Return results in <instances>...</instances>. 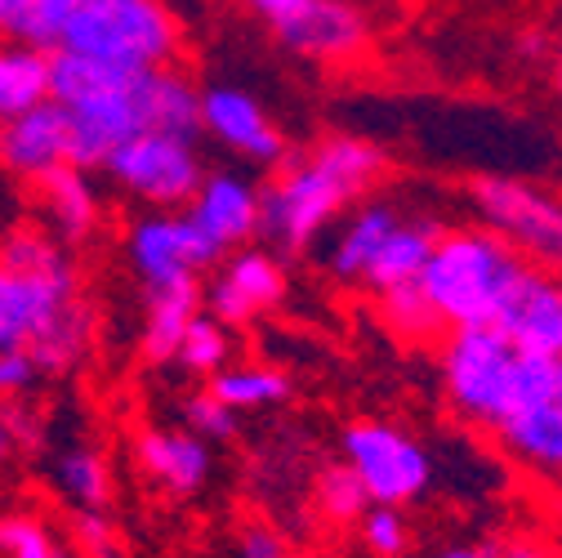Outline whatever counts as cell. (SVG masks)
I'll use <instances>...</instances> for the list:
<instances>
[{
	"instance_id": "5b68a950",
	"label": "cell",
	"mask_w": 562,
	"mask_h": 558,
	"mask_svg": "<svg viewBox=\"0 0 562 558\" xmlns=\"http://www.w3.org/2000/svg\"><path fill=\"white\" fill-rule=\"evenodd\" d=\"M54 49H72L121 72L170 67L179 54V19L166 0H86Z\"/></svg>"
},
{
	"instance_id": "e0dca14e",
	"label": "cell",
	"mask_w": 562,
	"mask_h": 558,
	"mask_svg": "<svg viewBox=\"0 0 562 558\" xmlns=\"http://www.w3.org/2000/svg\"><path fill=\"white\" fill-rule=\"evenodd\" d=\"M134 456H138V469H144L170 496H196L210 482V473H215L210 443H201L188 429L153 425V429H144L134 438Z\"/></svg>"
},
{
	"instance_id": "277c9868",
	"label": "cell",
	"mask_w": 562,
	"mask_h": 558,
	"mask_svg": "<svg viewBox=\"0 0 562 558\" xmlns=\"http://www.w3.org/2000/svg\"><path fill=\"white\" fill-rule=\"evenodd\" d=\"M527 268L531 264L491 228H451L438 233L419 272V291L434 304L442 331L496 326Z\"/></svg>"
},
{
	"instance_id": "ac0fdd59",
	"label": "cell",
	"mask_w": 562,
	"mask_h": 558,
	"mask_svg": "<svg viewBox=\"0 0 562 558\" xmlns=\"http://www.w3.org/2000/svg\"><path fill=\"white\" fill-rule=\"evenodd\" d=\"M36 197H41V211L45 220L54 224V237L58 242H86L99 220H103V205H99V192L90 183V170L81 166H54L45 175L32 179Z\"/></svg>"
},
{
	"instance_id": "9a60e30c",
	"label": "cell",
	"mask_w": 562,
	"mask_h": 558,
	"mask_svg": "<svg viewBox=\"0 0 562 558\" xmlns=\"http://www.w3.org/2000/svg\"><path fill=\"white\" fill-rule=\"evenodd\" d=\"M63 161L72 166V125H67V112L54 99L36 103L14 121H0V166L14 179L32 183L36 175Z\"/></svg>"
},
{
	"instance_id": "cb8c5ba5",
	"label": "cell",
	"mask_w": 562,
	"mask_h": 558,
	"mask_svg": "<svg viewBox=\"0 0 562 558\" xmlns=\"http://www.w3.org/2000/svg\"><path fill=\"white\" fill-rule=\"evenodd\" d=\"M205 389L241 415V411H268L277 402H286L295 384L286 371L263 367V362H228L205 380Z\"/></svg>"
},
{
	"instance_id": "5bb4252c",
	"label": "cell",
	"mask_w": 562,
	"mask_h": 558,
	"mask_svg": "<svg viewBox=\"0 0 562 558\" xmlns=\"http://www.w3.org/2000/svg\"><path fill=\"white\" fill-rule=\"evenodd\" d=\"M183 211L220 250L250 246L259 237V183L237 170H205Z\"/></svg>"
},
{
	"instance_id": "2e32d148",
	"label": "cell",
	"mask_w": 562,
	"mask_h": 558,
	"mask_svg": "<svg viewBox=\"0 0 562 558\" xmlns=\"http://www.w3.org/2000/svg\"><path fill=\"white\" fill-rule=\"evenodd\" d=\"M496 331H505L514 339V348H522V354L562 358V291H558L553 268L531 264L522 272V282L514 287Z\"/></svg>"
},
{
	"instance_id": "484cf974",
	"label": "cell",
	"mask_w": 562,
	"mask_h": 558,
	"mask_svg": "<svg viewBox=\"0 0 562 558\" xmlns=\"http://www.w3.org/2000/svg\"><path fill=\"white\" fill-rule=\"evenodd\" d=\"M86 0H0V41L54 49Z\"/></svg>"
},
{
	"instance_id": "7c38bea8",
	"label": "cell",
	"mask_w": 562,
	"mask_h": 558,
	"mask_svg": "<svg viewBox=\"0 0 562 558\" xmlns=\"http://www.w3.org/2000/svg\"><path fill=\"white\" fill-rule=\"evenodd\" d=\"M281 300H286V268L277 264L272 250H259V246L228 250L220 259V277L210 282V291H201V304L210 309V317H220L228 331L250 326Z\"/></svg>"
},
{
	"instance_id": "ba28073f",
	"label": "cell",
	"mask_w": 562,
	"mask_h": 558,
	"mask_svg": "<svg viewBox=\"0 0 562 558\" xmlns=\"http://www.w3.org/2000/svg\"><path fill=\"white\" fill-rule=\"evenodd\" d=\"M99 170L130 197L153 205V211H183L205 175V161H201L196 138L148 130V134L125 138L121 148H112Z\"/></svg>"
},
{
	"instance_id": "f35d334b",
	"label": "cell",
	"mask_w": 562,
	"mask_h": 558,
	"mask_svg": "<svg viewBox=\"0 0 562 558\" xmlns=\"http://www.w3.org/2000/svg\"><path fill=\"white\" fill-rule=\"evenodd\" d=\"M54 558H72V554H67V549H58V554H54Z\"/></svg>"
},
{
	"instance_id": "52a82bcc",
	"label": "cell",
	"mask_w": 562,
	"mask_h": 558,
	"mask_svg": "<svg viewBox=\"0 0 562 558\" xmlns=\"http://www.w3.org/2000/svg\"><path fill=\"white\" fill-rule=\"evenodd\" d=\"M344 465L353 469L371 505H411L434 487V456L415 434L389 421H358L344 429Z\"/></svg>"
},
{
	"instance_id": "74e56055",
	"label": "cell",
	"mask_w": 562,
	"mask_h": 558,
	"mask_svg": "<svg viewBox=\"0 0 562 558\" xmlns=\"http://www.w3.org/2000/svg\"><path fill=\"white\" fill-rule=\"evenodd\" d=\"M19 451V443H14V429H10V415H5V402H0V465H5L10 456Z\"/></svg>"
},
{
	"instance_id": "6da1fadb",
	"label": "cell",
	"mask_w": 562,
	"mask_h": 558,
	"mask_svg": "<svg viewBox=\"0 0 562 558\" xmlns=\"http://www.w3.org/2000/svg\"><path fill=\"white\" fill-rule=\"evenodd\" d=\"M49 99L72 125V166L99 170L134 134L201 138V90L175 67L121 72L72 49H49Z\"/></svg>"
},
{
	"instance_id": "1f68e13d",
	"label": "cell",
	"mask_w": 562,
	"mask_h": 558,
	"mask_svg": "<svg viewBox=\"0 0 562 558\" xmlns=\"http://www.w3.org/2000/svg\"><path fill=\"white\" fill-rule=\"evenodd\" d=\"M0 554L5 558H54L58 540L49 536V527L32 514H5L0 518Z\"/></svg>"
},
{
	"instance_id": "8d00e7d4",
	"label": "cell",
	"mask_w": 562,
	"mask_h": 558,
	"mask_svg": "<svg viewBox=\"0 0 562 558\" xmlns=\"http://www.w3.org/2000/svg\"><path fill=\"white\" fill-rule=\"evenodd\" d=\"M429 558H496V545H447Z\"/></svg>"
},
{
	"instance_id": "9c48e42d",
	"label": "cell",
	"mask_w": 562,
	"mask_h": 558,
	"mask_svg": "<svg viewBox=\"0 0 562 558\" xmlns=\"http://www.w3.org/2000/svg\"><path fill=\"white\" fill-rule=\"evenodd\" d=\"M469 197L482 228L509 242L527 264L553 268L562 259V205L553 192L509 175H482Z\"/></svg>"
},
{
	"instance_id": "44dd1931",
	"label": "cell",
	"mask_w": 562,
	"mask_h": 558,
	"mask_svg": "<svg viewBox=\"0 0 562 558\" xmlns=\"http://www.w3.org/2000/svg\"><path fill=\"white\" fill-rule=\"evenodd\" d=\"M438 233H442L438 220H397V228L384 237V246L367 264L362 287L380 295V291L419 282V272H425V264H429V250H434Z\"/></svg>"
},
{
	"instance_id": "e575fe53",
	"label": "cell",
	"mask_w": 562,
	"mask_h": 558,
	"mask_svg": "<svg viewBox=\"0 0 562 558\" xmlns=\"http://www.w3.org/2000/svg\"><path fill=\"white\" fill-rule=\"evenodd\" d=\"M237 558H291V545L277 527L268 523H250L241 536H237Z\"/></svg>"
},
{
	"instance_id": "f1b7e54d",
	"label": "cell",
	"mask_w": 562,
	"mask_h": 558,
	"mask_svg": "<svg viewBox=\"0 0 562 558\" xmlns=\"http://www.w3.org/2000/svg\"><path fill=\"white\" fill-rule=\"evenodd\" d=\"M317 505H322V514H326L330 523L348 527V523H358V518L367 514L371 501H367V492H362V482L353 478V469L339 460V465L322 469V478H317Z\"/></svg>"
},
{
	"instance_id": "4316f807",
	"label": "cell",
	"mask_w": 562,
	"mask_h": 558,
	"mask_svg": "<svg viewBox=\"0 0 562 558\" xmlns=\"http://www.w3.org/2000/svg\"><path fill=\"white\" fill-rule=\"evenodd\" d=\"M228 358H233V335H228V326L201 309V313L188 322V331H183V339H179V348H175V362H179L188 376L210 380L220 367H228Z\"/></svg>"
},
{
	"instance_id": "d590c367",
	"label": "cell",
	"mask_w": 562,
	"mask_h": 558,
	"mask_svg": "<svg viewBox=\"0 0 562 558\" xmlns=\"http://www.w3.org/2000/svg\"><path fill=\"white\" fill-rule=\"evenodd\" d=\"M496 558H549V549L540 540H505L496 545Z\"/></svg>"
},
{
	"instance_id": "7a4b0ae2",
	"label": "cell",
	"mask_w": 562,
	"mask_h": 558,
	"mask_svg": "<svg viewBox=\"0 0 562 558\" xmlns=\"http://www.w3.org/2000/svg\"><path fill=\"white\" fill-rule=\"evenodd\" d=\"M90 344L94 309L67 242L27 224L10 228L0 237V348H23L41 376H67Z\"/></svg>"
},
{
	"instance_id": "7402d4cb",
	"label": "cell",
	"mask_w": 562,
	"mask_h": 558,
	"mask_svg": "<svg viewBox=\"0 0 562 558\" xmlns=\"http://www.w3.org/2000/svg\"><path fill=\"white\" fill-rule=\"evenodd\" d=\"M196 313H201V282H196V277L148 291L144 335H138V348H144V358L153 367L175 362V348H179V339H183V331H188V322Z\"/></svg>"
},
{
	"instance_id": "4fadbf2b",
	"label": "cell",
	"mask_w": 562,
	"mask_h": 558,
	"mask_svg": "<svg viewBox=\"0 0 562 558\" xmlns=\"http://www.w3.org/2000/svg\"><path fill=\"white\" fill-rule=\"evenodd\" d=\"M201 134H210L228 153L246 157L250 166H281L286 161V134L263 112V103L241 86H205L201 90Z\"/></svg>"
},
{
	"instance_id": "836d02e7",
	"label": "cell",
	"mask_w": 562,
	"mask_h": 558,
	"mask_svg": "<svg viewBox=\"0 0 562 558\" xmlns=\"http://www.w3.org/2000/svg\"><path fill=\"white\" fill-rule=\"evenodd\" d=\"M36 380H41V371L23 348H0V402L27 398L36 389Z\"/></svg>"
},
{
	"instance_id": "f546056e",
	"label": "cell",
	"mask_w": 562,
	"mask_h": 558,
	"mask_svg": "<svg viewBox=\"0 0 562 558\" xmlns=\"http://www.w3.org/2000/svg\"><path fill=\"white\" fill-rule=\"evenodd\" d=\"M358 532L375 558H402L411 549V527L397 505H367V514L358 518Z\"/></svg>"
},
{
	"instance_id": "3957f363",
	"label": "cell",
	"mask_w": 562,
	"mask_h": 558,
	"mask_svg": "<svg viewBox=\"0 0 562 558\" xmlns=\"http://www.w3.org/2000/svg\"><path fill=\"white\" fill-rule=\"evenodd\" d=\"M384 175V153L358 134H335L259 188V237L277 250L300 255Z\"/></svg>"
},
{
	"instance_id": "8992f818",
	"label": "cell",
	"mask_w": 562,
	"mask_h": 558,
	"mask_svg": "<svg viewBox=\"0 0 562 558\" xmlns=\"http://www.w3.org/2000/svg\"><path fill=\"white\" fill-rule=\"evenodd\" d=\"M522 348L496 326H456L442 344V384L456 415L496 429L518 398Z\"/></svg>"
},
{
	"instance_id": "d6a6232c",
	"label": "cell",
	"mask_w": 562,
	"mask_h": 558,
	"mask_svg": "<svg viewBox=\"0 0 562 558\" xmlns=\"http://www.w3.org/2000/svg\"><path fill=\"white\" fill-rule=\"evenodd\" d=\"M77 549H81V558H121V536L103 510L77 514Z\"/></svg>"
},
{
	"instance_id": "d4e9b609",
	"label": "cell",
	"mask_w": 562,
	"mask_h": 558,
	"mask_svg": "<svg viewBox=\"0 0 562 558\" xmlns=\"http://www.w3.org/2000/svg\"><path fill=\"white\" fill-rule=\"evenodd\" d=\"M54 487L58 496L72 505V510H108L112 505V469L103 460V451L86 447V443H72L63 447L58 460H54Z\"/></svg>"
},
{
	"instance_id": "603a6c76",
	"label": "cell",
	"mask_w": 562,
	"mask_h": 558,
	"mask_svg": "<svg viewBox=\"0 0 562 558\" xmlns=\"http://www.w3.org/2000/svg\"><path fill=\"white\" fill-rule=\"evenodd\" d=\"M49 99V49L0 41V121H14Z\"/></svg>"
},
{
	"instance_id": "4dcf8cb0",
	"label": "cell",
	"mask_w": 562,
	"mask_h": 558,
	"mask_svg": "<svg viewBox=\"0 0 562 558\" xmlns=\"http://www.w3.org/2000/svg\"><path fill=\"white\" fill-rule=\"evenodd\" d=\"M183 429L201 443H228L237 434V411L224 406L210 389H196L183 398Z\"/></svg>"
},
{
	"instance_id": "30bf717a",
	"label": "cell",
	"mask_w": 562,
	"mask_h": 558,
	"mask_svg": "<svg viewBox=\"0 0 562 558\" xmlns=\"http://www.w3.org/2000/svg\"><path fill=\"white\" fill-rule=\"evenodd\" d=\"M241 5L300 58L344 63L362 54L371 27L353 0H241Z\"/></svg>"
},
{
	"instance_id": "8fae6325",
	"label": "cell",
	"mask_w": 562,
	"mask_h": 558,
	"mask_svg": "<svg viewBox=\"0 0 562 558\" xmlns=\"http://www.w3.org/2000/svg\"><path fill=\"white\" fill-rule=\"evenodd\" d=\"M125 255L134 277L144 282V291L170 287V282H188V277H201L205 268H215L228 250H220L210 242L188 211H153L144 215L130 237H125Z\"/></svg>"
},
{
	"instance_id": "d6986e66",
	"label": "cell",
	"mask_w": 562,
	"mask_h": 558,
	"mask_svg": "<svg viewBox=\"0 0 562 558\" xmlns=\"http://www.w3.org/2000/svg\"><path fill=\"white\" fill-rule=\"evenodd\" d=\"M491 434H501L505 451L518 465H527L536 478H544V482L558 478V469H562V402L518 406Z\"/></svg>"
},
{
	"instance_id": "83f0119b",
	"label": "cell",
	"mask_w": 562,
	"mask_h": 558,
	"mask_svg": "<svg viewBox=\"0 0 562 558\" xmlns=\"http://www.w3.org/2000/svg\"><path fill=\"white\" fill-rule=\"evenodd\" d=\"M380 313L393 326V335H406V339H425V335L442 331V322H438L434 304L425 300V291H419V282L380 291Z\"/></svg>"
},
{
	"instance_id": "ffe728a7",
	"label": "cell",
	"mask_w": 562,
	"mask_h": 558,
	"mask_svg": "<svg viewBox=\"0 0 562 558\" xmlns=\"http://www.w3.org/2000/svg\"><path fill=\"white\" fill-rule=\"evenodd\" d=\"M397 220H402V211H393L389 201H367V205H358V211L344 220V228L335 233V246H330V259H326V268H330L335 282L362 287L367 264L375 259V250L384 246V237L397 228Z\"/></svg>"
}]
</instances>
